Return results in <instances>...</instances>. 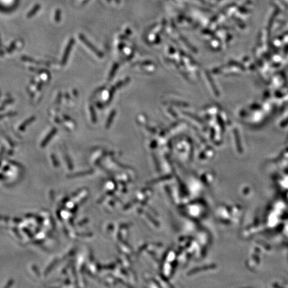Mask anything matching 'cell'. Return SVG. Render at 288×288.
Returning a JSON list of instances; mask_svg holds the SVG:
<instances>
[{"label": "cell", "instance_id": "8992f818", "mask_svg": "<svg viewBox=\"0 0 288 288\" xmlns=\"http://www.w3.org/2000/svg\"><path fill=\"white\" fill-rule=\"evenodd\" d=\"M15 45V42H14V43H12V44H11V45L10 46L9 48L7 49V52H11V51H12V50L14 49Z\"/></svg>", "mask_w": 288, "mask_h": 288}, {"label": "cell", "instance_id": "7a4b0ae2", "mask_svg": "<svg viewBox=\"0 0 288 288\" xmlns=\"http://www.w3.org/2000/svg\"><path fill=\"white\" fill-rule=\"evenodd\" d=\"M80 39H81V40L83 42H84V43H85V44L87 46H88V47H89V48L90 49H92L95 53L97 54L98 56H99V57H102V56H103V54H102V53H101L99 50H97L96 47H95L94 45H93L92 44V43H91L88 40V39H87L85 36H84V35H83L82 34H80Z\"/></svg>", "mask_w": 288, "mask_h": 288}, {"label": "cell", "instance_id": "5b68a950", "mask_svg": "<svg viewBox=\"0 0 288 288\" xmlns=\"http://www.w3.org/2000/svg\"><path fill=\"white\" fill-rule=\"evenodd\" d=\"M90 112H91V114H92V121H93V122H96V113H95V111H94V109H93L92 106H90Z\"/></svg>", "mask_w": 288, "mask_h": 288}, {"label": "cell", "instance_id": "277c9868", "mask_svg": "<svg viewBox=\"0 0 288 288\" xmlns=\"http://www.w3.org/2000/svg\"><path fill=\"white\" fill-rule=\"evenodd\" d=\"M56 132H57V129L56 128H53L52 130V131L50 132V133L48 134V135L47 136V137H45V139L43 140V141L42 142V144H41L42 146H44V145H45L47 142H48L50 140L51 138L52 137V136H53L56 133Z\"/></svg>", "mask_w": 288, "mask_h": 288}, {"label": "cell", "instance_id": "6da1fadb", "mask_svg": "<svg viewBox=\"0 0 288 288\" xmlns=\"http://www.w3.org/2000/svg\"><path fill=\"white\" fill-rule=\"evenodd\" d=\"M73 44H74V39L73 38H72L69 40L68 45H67V47H66V49H65V52H64V56H63V57H62L61 64H62L63 65H65L67 61H68V56H69L71 50H72V48Z\"/></svg>", "mask_w": 288, "mask_h": 288}, {"label": "cell", "instance_id": "3957f363", "mask_svg": "<svg viewBox=\"0 0 288 288\" xmlns=\"http://www.w3.org/2000/svg\"><path fill=\"white\" fill-rule=\"evenodd\" d=\"M35 120V117L34 116H33V117H31L30 118H29V119H27V120H26L20 126H19V130H21V131H23V130L26 129V128L27 127V126L29 125L30 124L32 123V122Z\"/></svg>", "mask_w": 288, "mask_h": 288}]
</instances>
